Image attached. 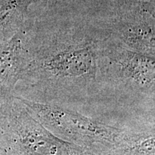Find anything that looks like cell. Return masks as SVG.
I'll list each match as a JSON object with an SVG mask.
<instances>
[{"mask_svg": "<svg viewBox=\"0 0 155 155\" xmlns=\"http://www.w3.org/2000/svg\"><path fill=\"white\" fill-rule=\"evenodd\" d=\"M20 104L12 102L7 107L0 129V155H98L57 137Z\"/></svg>", "mask_w": 155, "mask_h": 155, "instance_id": "obj_4", "label": "cell"}, {"mask_svg": "<svg viewBox=\"0 0 155 155\" xmlns=\"http://www.w3.org/2000/svg\"><path fill=\"white\" fill-rule=\"evenodd\" d=\"M98 86L99 121L127 128L155 125L154 57L109 35L101 48Z\"/></svg>", "mask_w": 155, "mask_h": 155, "instance_id": "obj_2", "label": "cell"}, {"mask_svg": "<svg viewBox=\"0 0 155 155\" xmlns=\"http://www.w3.org/2000/svg\"><path fill=\"white\" fill-rule=\"evenodd\" d=\"M29 0H9L0 7V29L7 26L18 12H22Z\"/></svg>", "mask_w": 155, "mask_h": 155, "instance_id": "obj_7", "label": "cell"}, {"mask_svg": "<svg viewBox=\"0 0 155 155\" xmlns=\"http://www.w3.org/2000/svg\"><path fill=\"white\" fill-rule=\"evenodd\" d=\"M139 1H144V2H154V0H139Z\"/></svg>", "mask_w": 155, "mask_h": 155, "instance_id": "obj_8", "label": "cell"}, {"mask_svg": "<svg viewBox=\"0 0 155 155\" xmlns=\"http://www.w3.org/2000/svg\"><path fill=\"white\" fill-rule=\"evenodd\" d=\"M28 111L52 133L98 155H106L126 127L110 125L64 106L16 96Z\"/></svg>", "mask_w": 155, "mask_h": 155, "instance_id": "obj_3", "label": "cell"}, {"mask_svg": "<svg viewBox=\"0 0 155 155\" xmlns=\"http://www.w3.org/2000/svg\"><path fill=\"white\" fill-rule=\"evenodd\" d=\"M46 1H48V2H50V1H51V0H46Z\"/></svg>", "mask_w": 155, "mask_h": 155, "instance_id": "obj_9", "label": "cell"}, {"mask_svg": "<svg viewBox=\"0 0 155 155\" xmlns=\"http://www.w3.org/2000/svg\"><path fill=\"white\" fill-rule=\"evenodd\" d=\"M106 155H155V125L126 128Z\"/></svg>", "mask_w": 155, "mask_h": 155, "instance_id": "obj_6", "label": "cell"}, {"mask_svg": "<svg viewBox=\"0 0 155 155\" xmlns=\"http://www.w3.org/2000/svg\"><path fill=\"white\" fill-rule=\"evenodd\" d=\"M110 35L88 22L42 24L18 81L25 99L64 106L98 120V58Z\"/></svg>", "mask_w": 155, "mask_h": 155, "instance_id": "obj_1", "label": "cell"}, {"mask_svg": "<svg viewBox=\"0 0 155 155\" xmlns=\"http://www.w3.org/2000/svg\"><path fill=\"white\" fill-rule=\"evenodd\" d=\"M105 28L124 47L154 57V2L115 0L114 13Z\"/></svg>", "mask_w": 155, "mask_h": 155, "instance_id": "obj_5", "label": "cell"}]
</instances>
